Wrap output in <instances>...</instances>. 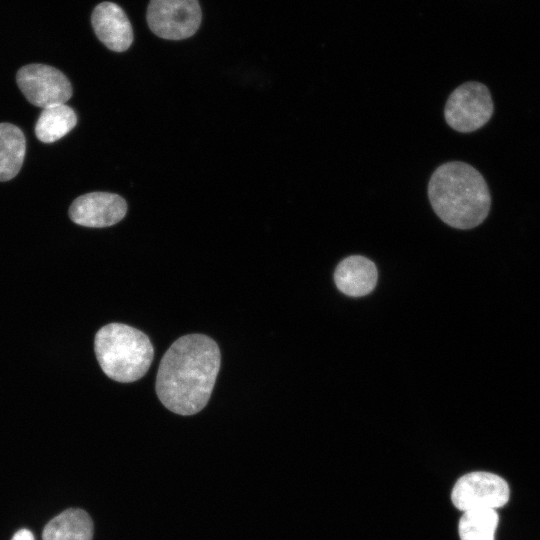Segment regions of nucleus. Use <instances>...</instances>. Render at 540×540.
Instances as JSON below:
<instances>
[{"mask_svg":"<svg viewBox=\"0 0 540 540\" xmlns=\"http://www.w3.org/2000/svg\"><path fill=\"white\" fill-rule=\"evenodd\" d=\"M216 342L203 334H188L163 355L156 377L162 404L179 415H193L208 403L220 369Z\"/></svg>","mask_w":540,"mask_h":540,"instance_id":"obj_1","label":"nucleus"},{"mask_svg":"<svg viewBox=\"0 0 540 540\" xmlns=\"http://www.w3.org/2000/svg\"><path fill=\"white\" fill-rule=\"evenodd\" d=\"M428 197L437 216L457 229H471L488 216L487 183L471 165L453 161L440 165L428 183Z\"/></svg>","mask_w":540,"mask_h":540,"instance_id":"obj_2","label":"nucleus"},{"mask_svg":"<svg viewBox=\"0 0 540 540\" xmlns=\"http://www.w3.org/2000/svg\"><path fill=\"white\" fill-rule=\"evenodd\" d=\"M94 349L105 375L121 383L142 378L154 356L149 337L123 323H109L101 327L95 335Z\"/></svg>","mask_w":540,"mask_h":540,"instance_id":"obj_3","label":"nucleus"},{"mask_svg":"<svg viewBox=\"0 0 540 540\" xmlns=\"http://www.w3.org/2000/svg\"><path fill=\"white\" fill-rule=\"evenodd\" d=\"M494 106L488 88L479 82H467L448 97L444 108L447 124L458 132H473L484 126Z\"/></svg>","mask_w":540,"mask_h":540,"instance_id":"obj_4","label":"nucleus"},{"mask_svg":"<svg viewBox=\"0 0 540 540\" xmlns=\"http://www.w3.org/2000/svg\"><path fill=\"white\" fill-rule=\"evenodd\" d=\"M198 0H150L147 23L157 36L182 40L192 36L201 23Z\"/></svg>","mask_w":540,"mask_h":540,"instance_id":"obj_5","label":"nucleus"},{"mask_svg":"<svg viewBox=\"0 0 540 540\" xmlns=\"http://www.w3.org/2000/svg\"><path fill=\"white\" fill-rule=\"evenodd\" d=\"M16 81L26 99L43 109L65 104L72 96V86L68 78L49 65L23 66L17 72Z\"/></svg>","mask_w":540,"mask_h":540,"instance_id":"obj_6","label":"nucleus"},{"mask_svg":"<svg viewBox=\"0 0 540 540\" xmlns=\"http://www.w3.org/2000/svg\"><path fill=\"white\" fill-rule=\"evenodd\" d=\"M507 482L500 476L484 471H475L460 477L455 483L451 500L461 511L472 509H496L509 500Z\"/></svg>","mask_w":540,"mask_h":540,"instance_id":"obj_7","label":"nucleus"},{"mask_svg":"<svg viewBox=\"0 0 540 540\" xmlns=\"http://www.w3.org/2000/svg\"><path fill=\"white\" fill-rule=\"evenodd\" d=\"M126 212V201L117 194L107 192L81 195L69 208V216L74 223L90 228L112 226L120 222Z\"/></svg>","mask_w":540,"mask_h":540,"instance_id":"obj_8","label":"nucleus"},{"mask_svg":"<svg viewBox=\"0 0 540 540\" xmlns=\"http://www.w3.org/2000/svg\"><path fill=\"white\" fill-rule=\"evenodd\" d=\"M97 38L110 50L123 52L133 42V29L123 9L112 2L98 4L91 15Z\"/></svg>","mask_w":540,"mask_h":540,"instance_id":"obj_9","label":"nucleus"},{"mask_svg":"<svg viewBox=\"0 0 540 540\" xmlns=\"http://www.w3.org/2000/svg\"><path fill=\"white\" fill-rule=\"evenodd\" d=\"M377 278L375 264L360 255L349 256L342 260L334 273L337 288L351 297L369 294L375 288Z\"/></svg>","mask_w":540,"mask_h":540,"instance_id":"obj_10","label":"nucleus"},{"mask_svg":"<svg viewBox=\"0 0 540 540\" xmlns=\"http://www.w3.org/2000/svg\"><path fill=\"white\" fill-rule=\"evenodd\" d=\"M93 522L87 512L70 508L54 517L44 528L43 540H92Z\"/></svg>","mask_w":540,"mask_h":540,"instance_id":"obj_11","label":"nucleus"},{"mask_svg":"<svg viewBox=\"0 0 540 540\" xmlns=\"http://www.w3.org/2000/svg\"><path fill=\"white\" fill-rule=\"evenodd\" d=\"M26 152L21 129L11 123H0V181L14 178L20 171Z\"/></svg>","mask_w":540,"mask_h":540,"instance_id":"obj_12","label":"nucleus"},{"mask_svg":"<svg viewBox=\"0 0 540 540\" xmlns=\"http://www.w3.org/2000/svg\"><path fill=\"white\" fill-rule=\"evenodd\" d=\"M77 116L66 104L42 110L36 125V137L44 143H53L68 134L76 125Z\"/></svg>","mask_w":540,"mask_h":540,"instance_id":"obj_13","label":"nucleus"},{"mask_svg":"<svg viewBox=\"0 0 540 540\" xmlns=\"http://www.w3.org/2000/svg\"><path fill=\"white\" fill-rule=\"evenodd\" d=\"M498 520L496 509L464 511L458 524L460 540H495Z\"/></svg>","mask_w":540,"mask_h":540,"instance_id":"obj_14","label":"nucleus"},{"mask_svg":"<svg viewBox=\"0 0 540 540\" xmlns=\"http://www.w3.org/2000/svg\"><path fill=\"white\" fill-rule=\"evenodd\" d=\"M11 540H35L31 531L28 529L18 530L12 537Z\"/></svg>","mask_w":540,"mask_h":540,"instance_id":"obj_15","label":"nucleus"}]
</instances>
